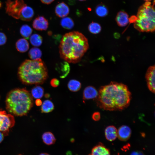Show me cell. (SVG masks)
Listing matches in <instances>:
<instances>
[{
	"mask_svg": "<svg viewBox=\"0 0 155 155\" xmlns=\"http://www.w3.org/2000/svg\"><path fill=\"white\" fill-rule=\"evenodd\" d=\"M96 98L97 105L100 108L111 111L121 110L129 105L131 94L126 85L112 82L100 88Z\"/></svg>",
	"mask_w": 155,
	"mask_h": 155,
	"instance_id": "obj_1",
	"label": "cell"
},
{
	"mask_svg": "<svg viewBox=\"0 0 155 155\" xmlns=\"http://www.w3.org/2000/svg\"><path fill=\"white\" fill-rule=\"evenodd\" d=\"M89 48L87 38L81 33L73 31L65 34L59 46L60 57L69 63L80 61Z\"/></svg>",
	"mask_w": 155,
	"mask_h": 155,
	"instance_id": "obj_2",
	"label": "cell"
},
{
	"mask_svg": "<svg viewBox=\"0 0 155 155\" xmlns=\"http://www.w3.org/2000/svg\"><path fill=\"white\" fill-rule=\"evenodd\" d=\"M18 75L23 83L27 85L42 84L48 77L47 67L41 59L25 60L18 68Z\"/></svg>",
	"mask_w": 155,
	"mask_h": 155,
	"instance_id": "obj_3",
	"label": "cell"
},
{
	"mask_svg": "<svg viewBox=\"0 0 155 155\" xmlns=\"http://www.w3.org/2000/svg\"><path fill=\"white\" fill-rule=\"evenodd\" d=\"M33 103L31 94L24 88H17L11 90L7 94L5 100L7 111L17 116L27 115Z\"/></svg>",
	"mask_w": 155,
	"mask_h": 155,
	"instance_id": "obj_4",
	"label": "cell"
},
{
	"mask_svg": "<svg viewBox=\"0 0 155 155\" xmlns=\"http://www.w3.org/2000/svg\"><path fill=\"white\" fill-rule=\"evenodd\" d=\"M154 0L152 4L146 1L139 8L134 22L135 28L140 32H152L154 31Z\"/></svg>",
	"mask_w": 155,
	"mask_h": 155,
	"instance_id": "obj_5",
	"label": "cell"
},
{
	"mask_svg": "<svg viewBox=\"0 0 155 155\" xmlns=\"http://www.w3.org/2000/svg\"><path fill=\"white\" fill-rule=\"evenodd\" d=\"M6 6L7 13L16 19L29 21L34 16L32 8L26 4L22 0H9L6 2Z\"/></svg>",
	"mask_w": 155,
	"mask_h": 155,
	"instance_id": "obj_6",
	"label": "cell"
},
{
	"mask_svg": "<svg viewBox=\"0 0 155 155\" xmlns=\"http://www.w3.org/2000/svg\"><path fill=\"white\" fill-rule=\"evenodd\" d=\"M15 123V119L12 114L0 109V131L6 135Z\"/></svg>",
	"mask_w": 155,
	"mask_h": 155,
	"instance_id": "obj_7",
	"label": "cell"
},
{
	"mask_svg": "<svg viewBox=\"0 0 155 155\" xmlns=\"http://www.w3.org/2000/svg\"><path fill=\"white\" fill-rule=\"evenodd\" d=\"M155 65L151 66L148 69L146 73V78L149 89L155 93Z\"/></svg>",
	"mask_w": 155,
	"mask_h": 155,
	"instance_id": "obj_8",
	"label": "cell"
},
{
	"mask_svg": "<svg viewBox=\"0 0 155 155\" xmlns=\"http://www.w3.org/2000/svg\"><path fill=\"white\" fill-rule=\"evenodd\" d=\"M49 22L44 17L39 16L36 18L32 24L33 28L40 31L46 30L48 28Z\"/></svg>",
	"mask_w": 155,
	"mask_h": 155,
	"instance_id": "obj_9",
	"label": "cell"
},
{
	"mask_svg": "<svg viewBox=\"0 0 155 155\" xmlns=\"http://www.w3.org/2000/svg\"><path fill=\"white\" fill-rule=\"evenodd\" d=\"M69 7L64 2L59 3L55 7V13L59 18L65 17L69 14Z\"/></svg>",
	"mask_w": 155,
	"mask_h": 155,
	"instance_id": "obj_10",
	"label": "cell"
},
{
	"mask_svg": "<svg viewBox=\"0 0 155 155\" xmlns=\"http://www.w3.org/2000/svg\"><path fill=\"white\" fill-rule=\"evenodd\" d=\"M68 63L65 61L60 63L56 66V70L59 74L60 78H65L69 73L70 67Z\"/></svg>",
	"mask_w": 155,
	"mask_h": 155,
	"instance_id": "obj_11",
	"label": "cell"
},
{
	"mask_svg": "<svg viewBox=\"0 0 155 155\" xmlns=\"http://www.w3.org/2000/svg\"><path fill=\"white\" fill-rule=\"evenodd\" d=\"M131 134V129L127 125L121 126L117 131V137L122 141H125L128 140L130 138Z\"/></svg>",
	"mask_w": 155,
	"mask_h": 155,
	"instance_id": "obj_12",
	"label": "cell"
},
{
	"mask_svg": "<svg viewBox=\"0 0 155 155\" xmlns=\"http://www.w3.org/2000/svg\"><path fill=\"white\" fill-rule=\"evenodd\" d=\"M98 95V92L94 87L89 86L84 89L83 93L84 100H89L96 98Z\"/></svg>",
	"mask_w": 155,
	"mask_h": 155,
	"instance_id": "obj_13",
	"label": "cell"
},
{
	"mask_svg": "<svg viewBox=\"0 0 155 155\" xmlns=\"http://www.w3.org/2000/svg\"><path fill=\"white\" fill-rule=\"evenodd\" d=\"M116 22L118 26L124 27L126 26L129 21V16L127 13L124 11H120L118 12L116 18Z\"/></svg>",
	"mask_w": 155,
	"mask_h": 155,
	"instance_id": "obj_14",
	"label": "cell"
},
{
	"mask_svg": "<svg viewBox=\"0 0 155 155\" xmlns=\"http://www.w3.org/2000/svg\"><path fill=\"white\" fill-rule=\"evenodd\" d=\"M116 128L113 126L107 127L105 130V135L106 139L110 141L115 140L117 137Z\"/></svg>",
	"mask_w": 155,
	"mask_h": 155,
	"instance_id": "obj_15",
	"label": "cell"
},
{
	"mask_svg": "<svg viewBox=\"0 0 155 155\" xmlns=\"http://www.w3.org/2000/svg\"><path fill=\"white\" fill-rule=\"evenodd\" d=\"M89 155H111L109 150L100 144L93 148L91 154Z\"/></svg>",
	"mask_w": 155,
	"mask_h": 155,
	"instance_id": "obj_16",
	"label": "cell"
},
{
	"mask_svg": "<svg viewBox=\"0 0 155 155\" xmlns=\"http://www.w3.org/2000/svg\"><path fill=\"white\" fill-rule=\"evenodd\" d=\"M16 46L18 51L23 53L28 51L29 48V45L26 39L24 38H21L16 42Z\"/></svg>",
	"mask_w": 155,
	"mask_h": 155,
	"instance_id": "obj_17",
	"label": "cell"
},
{
	"mask_svg": "<svg viewBox=\"0 0 155 155\" xmlns=\"http://www.w3.org/2000/svg\"><path fill=\"white\" fill-rule=\"evenodd\" d=\"M40 110L42 113H48L52 111L54 109V106L50 100H45L41 105Z\"/></svg>",
	"mask_w": 155,
	"mask_h": 155,
	"instance_id": "obj_18",
	"label": "cell"
},
{
	"mask_svg": "<svg viewBox=\"0 0 155 155\" xmlns=\"http://www.w3.org/2000/svg\"><path fill=\"white\" fill-rule=\"evenodd\" d=\"M42 139L43 142L47 145L53 144L56 140L53 134L50 131L44 133L42 135Z\"/></svg>",
	"mask_w": 155,
	"mask_h": 155,
	"instance_id": "obj_19",
	"label": "cell"
},
{
	"mask_svg": "<svg viewBox=\"0 0 155 155\" xmlns=\"http://www.w3.org/2000/svg\"><path fill=\"white\" fill-rule=\"evenodd\" d=\"M81 86L80 82L75 79L70 80L67 84L68 89L72 92H76L79 90L81 88Z\"/></svg>",
	"mask_w": 155,
	"mask_h": 155,
	"instance_id": "obj_20",
	"label": "cell"
},
{
	"mask_svg": "<svg viewBox=\"0 0 155 155\" xmlns=\"http://www.w3.org/2000/svg\"><path fill=\"white\" fill-rule=\"evenodd\" d=\"M60 24L63 28L70 30L74 26V23L73 20L69 17H64L61 20Z\"/></svg>",
	"mask_w": 155,
	"mask_h": 155,
	"instance_id": "obj_21",
	"label": "cell"
},
{
	"mask_svg": "<svg viewBox=\"0 0 155 155\" xmlns=\"http://www.w3.org/2000/svg\"><path fill=\"white\" fill-rule=\"evenodd\" d=\"M44 89L39 86H36L32 89L31 94L32 97L36 99H40L43 96Z\"/></svg>",
	"mask_w": 155,
	"mask_h": 155,
	"instance_id": "obj_22",
	"label": "cell"
},
{
	"mask_svg": "<svg viewBox=\"0 0 155 155\" xmlns=\"http://www.w3.org/2000/svg\"><path fill=\"white\" fill-rule=\"evenodd\" d=\"M42 55V52L38 48L34 47L32 48L28 52L29 57L32 60H36L40 59Z\"/></svg>",
	"mask_w": 155,
	"mask_h": 155,
	"instance_id": "obj_23",
	"label": "cell"
},
{
	"mask_svg": "<svg viewBox=\"0 0 155 155\" xmlns=\"http://www.w3.org/2000/svg\"><path fill=\"white\" fill-rule=\"evenodd\" d=\"M30 41L33 46L38 47L40 46L42 42V38L39 34H34L30 36Z\"/></svg>",
	"mask_w": 155,
	"mask_h": 155,
	"instance_id": "obj_24",
	"label": "cell"
},
{
	"mask_svg": "<svg viewBox=\"0 0 155 155\" xmlns=\"http://www.w3.org/2000/svg\"><path fill=\"white\" fill-rule=\"evenodd\" d=\"M32 32V28L26 24L22 25L20 28V33L22 36L25 39H28Z\"/></svg>",
	"mask_w": 155,
	"mask_h": 155,
	"instance_id": "obj_25",
	"label": "cell"
},
{
	"mask_svg": "<svg viewBox=\"0 0 155 155\" xmlns=\"http://www.w3.org/2000/svg\"><path fill=\"white\" fill-rule=\"evenodd\" d=\"M95 12L96 14L100 17H104L107 15L108 11L107 8L103 4L98 5L96 8Z\"/></svg>",
	"mask_w": 155,
	"mask_h": 155,
	"instance_id": "obj_26",
	"label": "cell"
},
{
	"mask_svg": "<svg viewBox=\"0 0 155 155\" xmlns=\"http://www.w3.org/2000/svg\"><path fill=\"white\" fill-rule=\"evenodd\" d=\"M88 29L89 31L91 33L94 34H96L100 32L101 27L98 23L92 22L89 24Z\"/></svg>",
	"mask_w": 155,
	"mask_h": 155,
	"instance_id": "obj_27",
	"label": "cell"
},
{
	"mask_svg": "<svg viewBox=\"0 0 155 155\" xmlns=\"http://www.w3.org/2000/svg\"><path fill=\"white\" fill-rule=\"evenodd\" d=\"M7 38L4 33L0 32V46L4 44L6 42Z\"/></svg>",
	"mask_w": 155,
	"mask_h": 155,
	"instance_id": "obj_28",
	"label": "cell"
},
{
	"mask_svg": "<svg viewBox=\"0 0 155 155\" xmlns=\"http://www.w3.org/2000/svg\"><path fill=\"white\" fill-rule=\"evenodd\" d=\"M59 84V80L56 78L52 79L50 81V84L53 87L56 88L58 87Z\"/></svg>",
	"mask_w": 155,
	"mask_h": 155,
	"instance_id": "obj_29",
	"label": "cell"
},
{
	"mask_svg": "<svg viewBox=\"0 0 155 155\" xmlns=\"http://www.w3.org/2000/svg\"><path fill=\"white\" fill-rule=\"evenodd\" d=\"M92 119L96 121H99L100 118V115L99 112H96L93 113L92 115Z\"/></svg>",
	"mask_w": 155,
	"mask_h": 155,
	"instance_id": "obj_30",
	"label": "cell"
},
{
	"mask_svg": "<svg viewBox=\"0 0 155 155\" xmlns=\"http://www.w3.org/2000/svg\"><path fill=\"white\" fill-rule=\"evenodd\" d=\"M130 155H144L142 152L140 151H136L132 152Z\"/></svg>",
	"mask_w": 155,
	"mask_h": 155,
	"instance_id": "obj_31",
	"label": "cell"
},
{
	"mask_svg": "<svg viewBox=\"0 0 155 155\" xmlns=\"http://www.w3.org/2000/svg\"><path fill=\"white\" fill-rule=\"evenodd\" d=\"M43 3L46 4H49L53 2L54 0H40Z\"/></svg>",
	"mask_w": 155,
	"mask_h": 155,
	"instance_id": "obj_32",
	"label": "cell"
},
{
	"mask_svg": "<svg viewBox=\"0 0 155 155\" xmlns=\"http://www.w3.org/2000/svg\"><path fill=\"white\" fill-rule=\"evenodd\" d=\"M35 103L36 106H39L42 105V102L40 99H37L35 101Z\"/></svg>",
	"mask_w": 155,
	"mask_h": 155,
	"instance_id": "obj_33",
	"label": "cell"
},
{
	"mask_svg": "<svg viewBox=\"0 0 155 155\" xmlns=\"http://www.w3.org/2000/svg\"><path fill=\"white\" fill-rule=\"evenodd\" d=\"M4 138V134L2 132L0 131V143L3 140Z\"/></svg>",
	"mask_w": 155,
	"mask_h": 155,
	"instance_id": "obj_34",
	"label": "cell"
},
{
	"mask_svg": "<svg viewBox=\"0 0 155 155\" xmlns=\"http://www.w3.org/2000/svg\"><path fill=\"white\" fill-rule=\"evenodd\" d=\"M45 97L46 98H49L50 97V95L49 94L47 93L45 94Z\"/></svg>",
	"mask_w": 155,
	"mask_h": 155,
	"instance_id": "obj_35",
	"label": "cell"
},
{
	"mask_svg": "<svg viewBox=\"0 0 155 155\" xmlns=\"http://www.w3.org/2000/svg\"><path fill=\"white\" fill-rule=\"evenodd\" d=\"M39 155H50L49 154L46 153H42L40 154Z\"/></svg>",
	"mask_w": 155,
	"mask_h": 155,
	"instance_id": "obj_36",
	"label": "cell"
},
{
	"mask_svg": "<svg viewBox=\"0 0 155 155\" xmlns=\"http://www.w3.org/2000/svg\"><path fill=\"white\" fill-rule=\"evenodd\" d=\"M79 0V1H85V0Z\"/></svg>",
	"mask_w": 155,
	"mask_h": 155,
	"instance_id": "obj_37",
	"label": "cell"
},
{
	"mask_svg": "<svg viewBox=\"0 0 155 155\" xmlns=\"http://www.w3.org/2000/svg\"><path fill=\"white\" fill-rule=\"evenodd\" d=\"M144 0L146 1H150V0Z\"/></svg>",
	"mask_w": 155,
	"mask_h": 155,
	"instance_id": "obj_38",
	"label": "cell"
},
{
	"mask_svg": "<svg viewBox=\"0 0 155 155\" xmlns=\"http://www.w3.org/2000/svg\"><path fill=\"white\" fill-rule=\"evenodd\" d=\"M18 155H21V154H19Z\"/></svg>",
	"mask_w": 155,
	"mask_h": 155,
	"instance_id": "obj_39",
	"label": "cell"
}]
</instances>
